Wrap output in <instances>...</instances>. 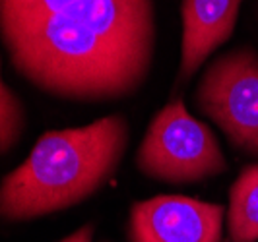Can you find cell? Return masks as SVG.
Masks as SVG:
<instances>
[{"label":"cell","instance_id":"8992f818","mask_svg":"<svg viewBox=\"0 0 258 242\" xmlns=\"http://www.w3.org/2000/svg\"><path fill=\"white\" fill-rule=\"evenodd\" d=\"M243 0H182L179 79L186 82L208 56L231 37Z\"/></svg>","mask_w":258,"mask_h":242},{"label":"cell","instance_id":"5b68a950","mask_svg":"<svg viewBox=\"0 0 258 242\" xmlns=\"http://www.w3.org/2000/svg\"><path fill=\"white\" fill-rule=\"evenodd\" d=\"M225 207L188 196H155L130 209L132 242H221Z\"/></svg>","mask_w":258,"mask_h":242},{"label":"cell","instance_id":"7a4b0ae2","mask_svg":"<svg viewBox=\"0 0 258 242\" xmlns=\"http://www.w3.org/2000/svg\"><path fill=\"white\" fill-rule=\"evenodd\" d=\"M128 122L111 115L82 128L45 132L27 159L0 184V217L31 219L91 196L116 171Z\"/></svg>","mask_w":258,"mask_h":242},{"label":"cell","instance_id":"52a82bcc","mask_svg":"<svg viewBox=\"0 0 258 242\" xmlns=\"http://www.w3.org/2000/svg\"><path fill=\"white\" fill-rule=\"evenodd\" d=\"M227 230L231 242L258 240V165H248L229 192Z\"/></svg>","mask_w":258,"mask_h":242},{"label":"cell","instance_id":"277c9868","mask_svg":"<svg viewBox=\"0 0 258 242\" xmlns=\"http://www.w3.org/2000/svg\"><path fill=\"white\" fill-rule=\"evenodd\" d=\"M196 105L237 149L258 157V54L252 49H237L210 64Z\"/></svg>","mask_w":258,"mask_h":242},{"label":"cell","instance_id":"6da1fadb","mask_svg":"<svg viewBox=\"0 0 258 242\" xmlns=\"http://www.w3.org/2000/svg\"><path fill=\"white\" fill-rule=\"evenodd\" d=\"M0 39L35 88L72 101L140 90L155 49L154 0H0Z\"/></svg>","mask_w":258,"mask_h":242},{"label":"cell","instance_id":"9c48e42d","mask_svg":"<svg viewBox=\"0 0 258 242\" xmlns=\"http://www.w3.org/2000/svg\"><path fill=\"white\" fill-rule=\"evenodd\" d=\"M93 238V227L91 225H86L82 229H78L76 232H72L68 238H64L62 242H91Z\"/></svg>","mask_w":258,"mask_h":242},{"label":"cell","instance_id":"3957f363","mask_svg":"<svg viewBox=\"0 0 258 242\" xmlns=\"http://www.w3.org/2000/svg\"><path fill=\"white\" fill-rule=\"evenodd\" d=\"M136 165L146 177L171 184H190L227 171L216 136L186 111L181 99L169 101L154 116Z\"/></svg>","mask_w":258,"mask_h":242},{"label":"cell","instance_id":"ba28073f","mask_svg":"<svg viewBox=\"0 0 258 242\" xmlns=\"http://www.w3.org/2000/svg\"><path fill=\"white\" fill-rule=\"evenodd\" d=\"M26 124L24 109L20 99L4 84L0 74V153L10 151L20 140Z\"/></svg>","mask_w":258,"mask_h":242}]
</instances>
